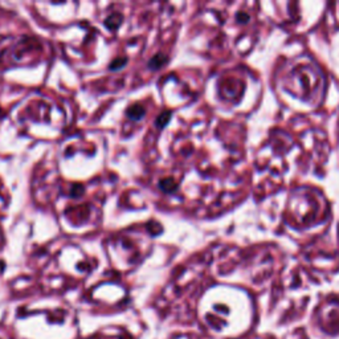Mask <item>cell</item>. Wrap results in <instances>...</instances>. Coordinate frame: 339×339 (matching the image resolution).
Wrapping results in <instances>:
<instances>
[{
	"instance_id": "obj_1",
	"label": "cell",
	"mask_w": 339,
	"mask_h": 339,
	"mask_svg": "<svg viewBox=\"0 0 339 339\" xmlns=\"http://www.w3.org/2000/svg\"><path fill=\"white\" fill-rule=\"evenodd\" d=\"M126 115L133 121H141L146 115V109L139 104H134V105L128 106L127 110H126Z\"/></svg>"
},
{
	"instance_id": "obj_2",
	"label": "cell",
	"mask_w": 339,
	"mask_h": 339,
	"mask_svg": "<svg viewBox=\"0 0 339 339\" xmlns=\"http://www.w3.org/2000/svg\"><path fill=\"white\" fill-rule=\"evenodd\" d=\"M167 63H169V56H166L165 53H156L148 61V68L158 70V69L163 68Z\"/></svg>"
},
{
	"instance_id": "obj_3",
	"label": "cell",
	"mask_w": 339,
	"mask_h": 339,
	"mask_svg": "<svg viewBox=\"0 0 339 339\" xmlns=\"http://www.w3.org/2000/svg\"><path fill=\"white\" fill-rule=\"evenodd\" d=\"M122 21H124V16H122V15L111 14L110 16H107V18L105 19L104 24H105V27L109 28L110 31H115V29H118L119 25L122 24Z\"/></svg>"
},
{
	"instance_id": "obj_4",
	"label": "cell",
	"mask_w": 339,
	"mask_h": 339,
	"mask_svg": "<svg viewBox=\"0 0 339 339\" xmlns=\"http://www.w3.org/2000/svg\"><path fill=\"white\" fill-rule=\"evenodd\" d=\"M159 188L166 193H172L178 190V183L172 178L162 179L159 182Z\"/></svg>"
},
{
	"instance_id": "obj_5",
	"label": "cell",
	"mask_w": 339,
	"mask_h": 339,
	"mask_svg": "<svg viewBox=\"0 0 339 339\" xmlns=\"http://www.w3.org/2000/svg\"><path fill=\"white\" fill-rule=\"evenodd\" d=\"M171 111L170 110H165L162 111L161 114H159V117L156 118L155 121V125L158 128H165L167 125H169V122L171 121Z\"/></svg>"
},
{
	"instance_id": "obj_6",
	"label": "cell",
	"mask_w": 339,
	"mask_h": 339,
	"mask_svg": "<svg viewBox=\"0 0 339 339\" xmlns=\"http://www.w3.org/2000/svg\"><path fill=\"white\" fill-rule=\"evenodd\" d=\"M127 57H117V59L111 61L110 65H109V69L110 70H119V69H122L125 65L127 64Z\"/></svg>"
},
{
	"instance_id": "obj_7",
	"label": "cell",
	"mask_w": 339,
	"mask_h": 339,
	"mask_svg": "<svg viewBox=\"0 0 339 339\" xmlns=\"http://www.w3.org/2000/svg\"><path fill=\"white\" fill-rule=\"evenodd\" d=\"M73 191H76V192H74L72 196H80V195H83L84 193V187L83 186H80V184H74Z\"/></svg>"
}]
</instances>
